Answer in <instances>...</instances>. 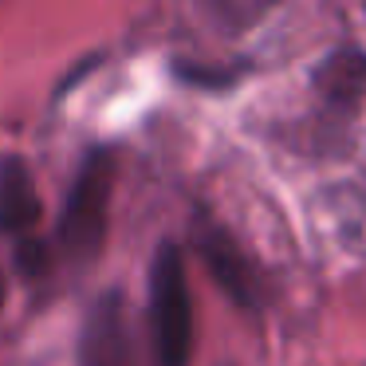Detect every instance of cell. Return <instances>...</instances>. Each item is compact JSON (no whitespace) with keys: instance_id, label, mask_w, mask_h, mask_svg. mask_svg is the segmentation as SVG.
Segmentation results:
<instances>
[{"instance_id":"obj_1","label":"cell","mask_w":366,"mask_h":366,"mask_svg":"<svg viewBox=\"0 0 366 366\" xmlns=\"http://www.w3.org/2000/svg\"><path fill=\"white\" fill-rule=\"evenodd\" d=\"M366 103V51L355 44L327 51L311 71V130L315 146L342 154L358 111Z\"/></svg>"},{"instance_id":"obj_2","label":"cell","mask_w":366,"mask_h":366,"mask_svg":"<svg viewBox=\"0 0 366 366\" xmlns=\"http://www.w3.org/2000/svg\"><path fill=\"white\" fill-rule=\"evenodd\" d=\"M150 342L158 366H189L193 355V292L185 256L174 240L150 264Z\"/></svg>"},{"instance_id":"obj_3","label":"cell","mask_w":366,"mask_h":366,"mask_svg":"<svg viewBox=\"0 0 366 366\" xmlns=\"http://www.w3.org/2000/svg\"><path fill=\"white\" fill-rule=\"evenodd\" d=\"M111 193L114 154L99 146L75 169L71 189L64 197V213H59V252L71 264H87L99 256L107 240V221H111Z\"/></svg>"},{"instance_id":"obj_4","label":"cell","mask_w":366,"mask_h":366,"mask_svg":"<svg viewBox=\"0 0 366 366\" xmlns=\"http://www.w3.org/2000/svg\"><path fill=\"white\" fill-rule=\"evenodd\" d=\"M197 252H201V260H205L209 276L217 280V287H221L237 307H244V311L264 307V295H268L264 272L256 268V260L240 248V240L232 237L229 229H221V224L209 221V217H197Z\"/></svg>"},{"instance_id":"obj_5","label":"cell","mask_w":366,"mask_h":366,"mask_svg":"<svg viewBox=\"0 0 366 366\" xmlns=\"http://www.w3.org/2000/svg\"><path fill=\"white\" fill-rule=\"evenodd\" d=\"M83 358H87V366H138V350L119 295H103V303L91 311Z\"/></svg>"},{"instance_id":"obj_6","label":"cell","mask_w":366,"mask_h":366,"mask_svg":"<svg viewBox=\"0 0 366 366\" xmlns=\"http://www.w3.org/2000/svg\"><path fill=\"white\" fill-rule=\"evenodd\" d=\"M36 221H40V193H36L32 169L20 158H4L0 162V232L24 244Z\"/></svg>"},{"instance_id":"obj_7","label":"cell","mask_w":366,"mask_h":366,"mask_svg":"<svg viewBox=\"0 0 366 366\" xmlns=\"http://www.w3.org/2000/svg\"><path fill=\"white\" fill-rule=\"evenodd\" d=\"M280 0H205V9L213 12V20L224 32H252L260 20H268V12Z\"/></svg>"},{"instance_id":"obj_8","label":"cell","mask_w":366,"mask_h":366,"mask_svg":"<svg viewBox=\"0 0 366 366\" xmlns=\"http://www.w3.org/2000/svg\"><path fill=\"white\" fill-rule=\"evenodd\" d=\"M0 303H4V276H0Z\"/></svg>"},{"instance_id":"obj_9","label":"cell","mask_w":366,"mask_h":366,"mask_svg":"<svg viewBox=\"0 0 366 366\" xmlns=\"http://www.w3.org/2000/svg\"><path fill=\"white\" fill-rule=\"evenodd\" d=\"M362 9H366V0H362Z\"/></svg>"}]
</instances>
